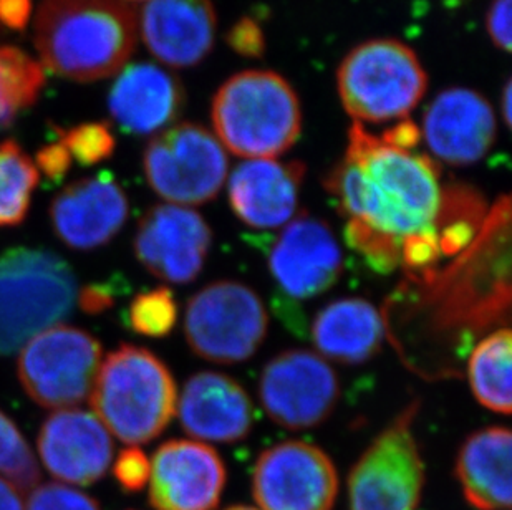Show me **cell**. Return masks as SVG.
<instances>
[{
  "instance_id": "6da1fadb",
  "label": "cell",
  "mask_w": 512,
  "mask_h": 510,
  "mask_svg": "<svg viewBox=\"0 0 512 510\" xmlns=\"http://www.w3.org/2000/svg\"><path fill=\"white\" fill-rule=\"evenodd\" d=\"M347 222L403 244L406 237L435 229L441 203L440 168L415 150L353 123L340 163L325 179Z\"/></svg>"
},
{
  "instance_id": "7a4b0ae2",
  "label": "cell",
  "mask_w": 512,
  "mask_h": 510,
  "mask_svg": "<svg viewBox=\"0 0 512 510\" xmlns=\"http://www.w3.org/2000/svg\"><path fill=\"white\" fill-rule=\"evenodd\" d=\"M138 42V19L128 0H42L35 45L58 77L95 82L125 67Z\"/></svg>"
},
{
  "instance_id": "3957f363",
  "label": "cell",
  "mask_w": 512,
  "mask_h": 510,
  "mask_svg": "<svg viewBox=\"0 0 512 510\" xmlns=\"http://www.w3.org/2000/svg\"><path fill=\"white\" fill-rule=\"evenodd\" d=\"M211 120L224 150L246 159H276L302 131L297 93L267 70L237 73L224 82L214 95Z\"/></svg>"
},
{
  "instance_id": "277c9868",
  "label": "cell",
  "mask_w": 512,
  "mask_h": 510,
  "mask_svg": "<svg viewBox=\"0 0 512 510\" xmlns=\"http://www.w3.org/2000/svg\"><path fill=\"white\" fill-rule=\"evenodd\" d=\"M178 388L170 368L148 348L123 343L108 353L92 390L103 426L130 446L151 443L173 421Z\"/></svg>"
},
{
  "instance_id": "5b68a950",
  "label": "cell",
  "mask_w": 512,
  "mask_h": 510,
  "mask_svg": "<svg viewBox=\"0 0 512 510\" xmlns=\"http://www.w3.org/2000/svg\"><path fill=\"white\" fill-rule=\"evenodd\" d=\"M72 265L42 247L0 254V357L14 355L39 333L62 322L77 302Z\"/></svg>"
},
{
  "instance_id": "8992f818",
  "label": "cell",
  "mask_w": 512,
  "mask_h": 510,
  "mask_svg": "<svg viewBox=\"0 0 512 510\" xmlns=\"http://www.w3.org/2000/svg\"><path fill=\"white\" fill-rule=\"evenodd\" d=\"M337 85L343 108L355 123H385L415 110L425 97L428 77L408 45L377 39L343 58Z\"/></svg>"
},
{
  "instance_id": "52a82bcc",
  "label": "cell",
  "mask_w": 512,
  "mask_h": 510,
  "mask_svg": "<svg viewBox=\"0 0 512 510\" xmlns=\"http://www.w3.org/2000/svg\"><path fill=\"white\" fill-rule=\"evenodd\" d=\"M420 401H411L360 456L348 476L350 510H416L426 471L413 424Z\"/></svg>"
},
{
  "instance_id": "ba28073f",
  "label": "cell",
  "mask_w": 512,
  "mask_h": 510,
  "mask_svg": "<svg viewBox=\"0 0 512 510\" xmlns=\"http://www.w3.org/2000/svg\"><path fill=\"white\" fill-rule=\"evenodd\" d=\"M269 315L261 297L247 285L221 280L191 297L184 313V335L198 357L218 365L249 360L267 337Z\"/></svg>"
},
{
  "instance_id": "9c48e42d",
  "label": "cell",
  "mask_w": 512,
  "mask_h": 510,
  "mask_svg": "<svg viewBox=\"0 0 512 510\" xmlns=\"http://www.w3.org/2000/svg\"><path fill=\"white\" fill-rule=\"evenodd\" d=\"M229 159L214 133L179 123L146 145L143 171L158 196L176 206H201L218 196L228 179Z\"/></svg>"
},
{
  "instance_id": "30bf717a",
  "label": "cell",
  "mask_w": 512,
  "mask_h": 510,
  "mask_svg": "<svg viewBox=\"0 0 512 510\" xmlns=\"http://www.w3.org/2000/svg\"><path fill=\"white\" fill-rule=\"evenodd\" d=\"M102 345L92 333L57 325L25 343L17 361L20 385L47 409H72L92 393Z\"/></svg>"
},
{
  "instance_id": "8fae6325",
  "label": "cell",
  "mask_w": 512,
  "mask_h": 510,
  "mask_svg": "<svg viewBox=\"0 0 512 510\" xmlns=\"http://www.w3.org/2000/svg\"><path fill=\"white\" fill-rule=\"evenodd\" d=\"M259 398L269 418L282 428H315L337 408L339 378L319 353L287 350L264 366Z\"/></svg>"
},
{
  "instance_id": "7c38bea8",
  "label": "cell",
  "mask_w": 512,
  "mask_h": 510,
  "mask_svg": "<svg viewBox=\"0 0 512 510\" xmlns=\"http://www.w3.org/2000/svg\"><path fill=\"white\" fill-rule=\"evenodd\" d=\"M252 494L261 510H332L339 496V474L324 449L284 441L257 459Z\"/></svg>"
},
{
  "instance_id": "4fadbf2b",
  "label": "cell",
  "mask_w": 512,
  "mask_h": 510,
  "mask_svg": "<svg viewBox=\"0 0 512 510\" xmlns=\"http://www.w3.org/2000/svg\"><path fill=\"white\" fill-rule=\"evenodd\" d=\"M213 246V231L199 212L176 204H158L136 227V259L156 279L186 285L203 272Z\"/></svg>"
},
{
  "instance_id": "5bb4252c",
  "label": "cell",
  "mask_w": 512,
  "mask_h": 510,
  "mask_svg": "<svg viewBox=\"0 0 512 510\" xmlns=\"http://www.w3.org/2000/svg\"><path fill=\"white\" fill-rule=\"evenodd\" d=\"M269 270L289 299L309 300L334 287L343 270V254L332 227L302 212L277 236Z\"/></svg>"
},
{
  "instance_id": "9a60e30c",
  "label": "cell",
  "mask_w": 512,
  "mask_h": 510,
  "mask_svg": "<svg viewBox=\"0 0 512 510\" xmlns=\"http://www.w3.org/2000/svg\"><path fill=\"white\" fill-rule=\"evenodd\" d=\"M148 501L155 510H214L228 481L216 449L199 441L171 439L151 459Z\"/></svg>"
},
{
  "instance_id": "2e32d148",
  "label": "cell",
  "mask_w": 512,
  "mask_h": 510,
  "mask_svg": "<svg viewBox=\"0 0 512 510\" xmlns=\"http://www.w3.org/2000/svg\"><path fill=\"white\" fill-rule=\"evenodd\" d=\"M50 226L73 251H95L120 234L130 216L125 191L112 173L68 184L50 204Z\"/></svg>"
},
{
  "instance_id": "e0dca14e",
  "label": "cell",
  "mask_w": 512,
  "mask_h": 510,
  "mask_svg": "<svg viewBox=\"0 0 512 510\" xmlns=\"http://www.w3.org/2000/svg\"><path fill=\"white\" fill-rule=\"evenodd\" d=\"M39 456L45 469L73 486H93L107 476L113 441L102 421L82 409H60L40 426Z\"/></svg>"
},
{
  "instance_id": "ac0fdd59",
  "label": "cell",
  "mask_w": 512,
  "mask_h": 510,
  "mask_svg": "<svg viewBox=\"0 0 512 510\" xmlns=\"http://www.w3.org/2000/svg\"><path fill=\"white\" fill-rule=\"evenodd\" d=\"M421 136L431 153L451 166L478 163L496 140L493 106L469 88H448L423 116Z\"/></svg>"
},
{
  "instance_id": "d6986e66",
  "label": "cell",
  "mask_w": 512,
  "mask_h": 510,
  "mask_svg": "<svg viewBox=\"0 0 512 510\" xmlns=\"http://www.w3.org/2000/svg\"><path fill=\"white\" fill-rule=\"evenodd\" d=\"M176 411L184 433L199 443H239L254 424V408L246 390L216 371L191 376L184 383Z\"/></svg>"
},
{
  "instance_id": "ffe728a7",
  "label": "cell",
  "mask_w": 512,
  "mask_h": 510,
  "mask_svg": "<svg viewBox=\"0 0 512 510\" xmlns=\"http://www.w3.org/2000/svg\"><path fill=\"white\" fill-rule=\"evenodd\" d=\"M305 166L299 161L246 159L228 181L229 204L239 221L257 231H272L294 217Z\"/></svg>"
},
{
  "instance_id": "44dd1931",
  "label": "cell",
  "mask_w": 512,
  "mask_h": 510,
  "mask_svg": "<svg viewBox=\"0 0 512 510\" xmlns=\"http://www.w3.org/2000/svg\"><path fill=\"white\" fill-rule=\"evenodd\" d=\"M138 30L160 62L193 67L213 50L216 12L211 0H146Z\"/></svg>"
},
{
  "instance_id": "7402d4cb",
  "label": "cell",
  "mask_w": 512,
  "mask_h": 510,
  "mask_svg": "<svg viewBox=\"0 0 512 510\" xmlns=\"http://www.w3.org/2000/svg\"><path fill=\"white\" fill-rule=\"evenodd\" d=\"M184 90L179 78L155 63L121 68L108 93V110L125 133L148 136L170 128L183 113Z\"/></svg>"
},
{
  "instance_id": "603a6c76",
  "label": "cell",
  "mask_w": 512,
  "mask_h": 510,
  "mask_svg": "<svg viewBox=\"0 0 512 510\" xmlns=\"http://www.w3.org/2000/svg\"><path fill=\"white\" fill-rule=\"evenodd\" d=\"M387 338L383 312L360 297L334 300L312 322L319 355L342 365H362L377 357Z\"/></svg>"
},
{
  "instance_id": "cb8c5ba5",
  "label": "cell",
  "mask_w": 512,
  "mask_h": 510,
  "mask_svg": "<svg viewBox=\"0 0 512 510\" xmlns=\"http://www.w3.org/2000/svg\"><path fill=\"white\" fill-rule=\"evenodd\" d=\"M511 431L503 426L479 429L464 441L456 476L469 506L511 509Z\"/></svg>"
},
{
  "instance_id": "d4e9b609",
  "label": "cell",
  "mask_w": 512,
  "mask_h": 510,
  "mask_svg": "<svg viewBox=\"0 0 512 510\" xmlns=\"http://www.w3.org/2000/svg\"><path fill=\"white\" fill-rule=\"evenodd\" d=\"M512 335L508 327L498 328L474 347L468 363L473 395L494 413L511 414Z\"/></svg>"
},
{
  "instance_id": "484cf974",
  "label": "cell",
  "mask_w": 512,
  "mask_h": 510,
  "mask_svg": "<svg viewBox=\"0 0 512 510\" xmlns=\"http://www.w3.org/2000/svg\"><path fill=\"white\" fill-rule=\"evenodd\" d=\"M488 216L483 196L466 184H453L441 191L440 209L435 221L441 255L456 257L478 237Z\"/></svg>"
},
{
  "instance_id": "4316f807",
  "label": "cell",
  "mask_w": 512,
  "mask_h": 510,
  "mask_svg": "<svg viewBox=\"0 0 512 510\" xmlns=\"http://www.w3.org/2000/svg\"><path fill=\"white\" fill-rule=\"evenodd\" d=\"M39 178V169L19 143H0V227L25 221Z\"/></svg>"
},
{
  "instance_id": "83f0119b",
  "label": "cell",
  "mask_w": 512,
  "mask_h": 510,
  "mask_svg": "<svg viewBox=\"0 0 512 510\" xmlns=\"http://www.w3.org/2000/svg\"><path fill=\"white\" fill-rule=\"evenodd\" d=\"M44 85V67L37 60L12 45L0 47V92L15 110L34 105Z\"/></svg>"
},
{
  "instance_id": "f1b7e54d",
  "label": "cell",
  "mask_w": 512,
  "mask_h": 510,
  "mask_svg": "<svg viewBox=\"0 0 512 510\" xmlns=\"http://www.w3.org/2000/svg\"><path fill=\"white\" fill-rule=\"evenodd\" d=\"M0 474L19 491H32L42 479L34 451L19 426L0 409Z\"/></svg>"
},
{
  "instance_id": "f546056e",
  "label": "cell",
  "mask_w": 512,
  "mask_h": 510,
  "mask_svg": "<svg viewBox=\"0 0 512 510\" xmlns=\"http://www.w3.org/2000/svg\"><path fill=\"white\" fill-rule=\"evenodd\" d=\"M126 323L143 337L163 338L178 323V305L168 287L148 290L136 295L126 310Z\"/></svg>"
},
{
  "instance_id": "4dcf8cb0",
  "label": "cell",
  "mask_w": 512,
  "mask_h": 510,
  "mask_svg": "<svg viewBox=\"0 0 512 510\" xmlns=\"http://www.w3.org/2000/svg\"><path fill=\"white\" fill-rule=\"evenodd\" d=\"M60 143L80 166H95L115 153L116 140L107 123H82L70 130H58Z\"/></svg>"
},
{
  "instance_id": "1f68e13d",
  "label": "cell",
  "mask_w": 512,
  "mask_h": 510,
  "mask_svg": "<svg viewBox=\"0 0 512 510\" xmlns=\"http://www.w3.org/2000/svg\"><path fill=\"white\" fill-rule=\"evenodd\" d=\"M25 510H102V507L97 499L85 492L65 484L47 482L32 489Z\"/></svg>"
},
{
  "instance_id": "d6a6232c",
  "label": "cell",
  "mask_w": 512,
  "mask_h": 510,
  "mask_svg": "<svg viewBox=\"0 0 512 510\" xmlns=\"http://www.w3.org/2000/svg\"><path fill=\"white\" fill-rule=\"evenodd\" d=\"M151 462L141 449L131 446L116 456L113 476L126 494L143 491L150 481Z\"/></svg>"
},
{
  "instance_id": "836d02e7",
  "label": "cell",
  "mask_w": 512,
  "mask_h": 510,
  "mask_svg": "<svg viewBox=\"0 0 512 510\" xmlns=\"http://www.w3.org/2000/svg\"><path fill=\"white\" fill-rule=\"evenodd\" d=\"M116 295V284L112 280L92 282L78 290V307L87 315H102L115 305Z\"/></svg>"
},
{
  "instance_id": "e575fe53",
  "label": "cell",
  "mask_w": 512,
  "mask_h": 510,
  "mask_svg": "<svg viewBox=\"0 0 512 510\" xmlns=\"http://www.w3.org/2000/svg\"><path fill=\"white\" fill-rule=\"evenodd\" d=\"M228 42L232 49L244 57H259L266 45L261 27L252 19L239 20L229 32Z\"/></svg>"
},
{
  "instance_id": "d590c367",
  "label": "cell",
  "mask_w": 512,
  "mask_h": 510,
  "mask_svg": "<svg viewBox=\"0 0 512 510\" xmlns=\"http://www.w3.org/2000/svg\"><path fill=\"white\" fill-rule=\"evenodd\" d=\"M511 9L512 0H493L486 15L489 39L504 52L511 49Z\"/></svg>"
},
{
  "instance_id": "8d00e7d4",
  "label": "cell",
  "mask_w": 512,
  "mask_h": 510,
  "mask_svg": "<svg viewBox=\"0 0 512 510\" xmlns=\"http://www.w3.org/2000/svg\"><path fill=\"white\" fill-rule=\"evenodd\" d=\"M35 163L50 183L57 184L67 176L68 169L72 166V156L65 150L62 143H52V145L42 146L37 151Z\"/></svg>"
},
{
  "instance_id": "74e56055",
  "label": "cell",
  "mask_w": 512,
  "mask_h": 510,
  "mask_svg": "<svg viewBox=\"0 0 512 510\" xmlns=\"http://www.w3.org/2000/svg\"><path fill=\"white\" fill-rule=\"evenodd\" d=\"M32 15V0H0V24L7 29L24 30Z\"/></svg>"
},
{
  "instance_id": "f35d334b",
  "label": "cell",
  "mask_w": 512,
  "mask_h": 510,
  "mask_svg": "<svg viewBox=\"0 0 512 510\" xmlns=\"http://www.w3.org/2000/svg\"><path fill=\"white\" fill-rule=\"evenodd\" d=\"M0 510H25L19 489L4 477H0Z\"/></svg>"
},
{
  "instance_id": "ab89813d",
  "label": "cell",
  "mask_w": 512,
  "mask_h": 510,
  "mask_svg": "<svg viewBox=\"0 0 512 510\" xmlns=\"http://www.w3.org/2000/svg\"><path fill=\"white\" fill-rule=\"evenodd\" d=\"M17 115L19 111L15 110L0 92V131L9 130L10 126L14 125Z\"/></svg>"
},
{
  "instance_id": "60d3db41",
  "label": "cell",
  "mask_w": 512,
  "mask_h": 510,
  "mask_svg": "<svg viewBox=\"0 0 512 510\" xmlns=\"http://www.w3.org/2000/svg\"><path fill=\"white\" fill-rule=\"evenodd\" d=\"M512 85L511 82L506 83L503 90V116L506 125L511 126V111H512Z\"/></svg>"
},
{
  "instance_id": "b9f144b4",
  "label": "cell",
  "mask_w": 512,
  "mask_h": 510,
  "mask_svg": "<svg viewBox=\"0 0 512 510\" xmlns=\"http://www.w3.org/2000/svg\"><path fill=\"white\" fill-rule=\"evenodd\" d=\"M226 510H261V509H256V507H251V506H232V507H228V509Z\"/></svg>"
},
{
  "instance_id": "7bdbcfd3",
  "label": "cell",
  "mask_w": 512,
  "mask_h": 510,
  "mask_svg": "<svg viewBox=\"0 0 512 510\" xmlns=\"http://www.w3.org/2000/svg\"><path fill=\"white\" fill-rule=\"evenodd\" d=\"M130 4H136V2H146V0H128Z\"/></svg>"
}]
</instances>
